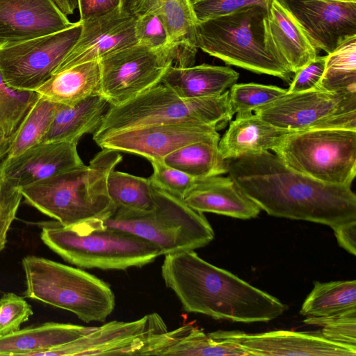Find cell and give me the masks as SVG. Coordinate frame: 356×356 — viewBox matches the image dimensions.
<instances>
[{"mask_svg":"<svg viewBox=\"0 0 356 356\" xmlns=\"http://www.w3.org/2000/svg\"><path fill=\"white\" fill-rule=\"evenodd\" d=\"M228 161V175L270 216L331 228L356 220V195L350 186L325 184L298 172L269 151Z\"/></svg>","mask_w":356,"mask_h":356,"instance_id":"obj_1","label":"cell"},{"mask_svg":"<svg viewBox=\"0 0 356 356\" xmlns=\"http://www.w3.org/2000/svg\"><path fill=\"white\" fill-rule=\"evenodd\" d=\"M164 256L162 278L186 312L248 323L270 321L288 309L277 298L209 263L194 250Z\"/></svg>","mask_w":356,"mask_h":356,"instance_id":"obj_2","label":"cell"},{"mask_svg":"<svg viewBox=\"0 0 356 356\" xmlns=\"http://www.w3.org/2000/svg\"><path fill=\"white\" fill-rule=\"evenodd\" d=\"M122 161L119 152L103 148L85 164L19 188L25 202L63 225L104 220L115 209L107 179Z\"/></svg>","mask_w":356,"mask_h":356,"instance_id":"obj_3","label":"cell"},{"mask_svg":"<svg viewBox=\"0 0 356 356\" xmlns=\"http://www.w3.org/2000/svg\"><path fill=\"white\" fill-rule=\"evenodd\" d=\"M40 238L66 261L86 268L127 270L150 264L161 255L150 242L106 226L100 219L70 225L48 222L42 228Z\"/></svg>","mask_w":356,"mask_h":356,"instance_id":"obj_4","label":"cell"},{"mask_svg":"<svg viewBox=\"0 0 356 356\" xmlns=\"http://www.w3.org/2000/svg\"><path fill=\"white\" fill-rule=\"evenodd\" d=\"M232 116L229 90L218 96L184 99L160 83L124 104L110 105L93 133V140L156 124L186 122L211 126L219 130Z\"/></svg>","mask_w":356,"mask_h":356,"instance_id":"obj_5","label":"cell"},{"mask_svg":"<svg viewBox=\"0 0 356 356\" xmlns=\"http://www.w3.org/2000/svg\"><path fill=\"white\" fill-rule=\"evenodd\" d=\"M24 296L70 312L86 322H104L113 312L115 295L104 281L78 268L36 256L22 261Z\"/></svg>","mask_w":356,"mask_h":356,"instance_id":"obj_6","label":"cell"},{"mask_svg":"<svg viewBox=\"0 0 356 356\" xmlns=\"http://www.w3.org/2000/svg\"><path fill=\"white\" fill-rule=\"evenodd\" d=\"M154 207L148 211L116 208L106 226L136 235L156 246L161 255L195 250L209 243L214 232L203 213L154 185Z\"/></svg>","mask_w":356,"mask_h":356,"instance_id":"obj_7","label":"cell"},{"mask_svg":"<svg viewBox=\"0 0 356 356\" xmlns=\"http://www.w3.org/2000/svg\"><path fill=\"white\" fill-rule=\"evenodd\" d=\"M267 8H243L230 14L198 21V49L226 64L278 77L291 83L294 74L276 60L265 46L264 19Z\"/></svg>","mask_w":356,"mask_h":356,"instance_id":"obj_8","label":"cell"},{"mask_svg":"<svg viewBox=\"0 0 356 356\" xmlns=\"http://www.w3.org/2000/svg\"><path fill=\"white\" fill-rule=\"evenodd\" d=\"M271 150L291 169L325 184L351 186L356 175V129L289 131Z\"/></svg>","mask_w":356,"mask_h":356,"instance_id":"obj_9","label":"cell"},{"mask_svg":"<svg viewBox=\"0 0 356 356\" xmlns=\"http://www.w3.org/2000/svg\"><path fill=\"white\" fill-rule=\"evenodd\" d=\"M254 113L287 131L314 129H356V92L315 88L289 92L257 108Z\"/></svg>","mask_w":356,"mask_h":356,"instance_id":"obj_10","label":"cell"},{"mask_svg":"<svg viewBox=\"0 0 356 356\" xmlns=\"http://www.w3.org/2000/svg\"><path fill=\"white\" fill-rule=\"evenodd\" d=\"M81 23L31 39L0 44L4 83L20 91H35L53 74L77 41Z\"/></svg>","mask_w":356,"mask_h":356,"instance_id":"obj_11","label":"cell"},{"mask_svg":"<svg viewBox=\"0 0 356 356\" xmlns=\"http://www.w3.org/2000/svg\"><path fill=\"white\" fill-rule=\"evenodd\" d=\"M172 49L136 44L99 58L100 93L111 106L124 104L160 83L175 65Z\"/></svg>","mask_w":356,"mask_h":356,"instance_id":"obj_12","label":"cell"},{"mask_svg":"<svg viewBox=\"0 0 356 356\" xmlns=\"http://www.w3.org/2000/svg\"><path fill=\"white\" fill-rule=\"evenodd\" d=\"M166 330L163 319L154 312L132 321H110L37 355H140L149 338Z\"/></svg>","mask_w":356,"mask_h":356,"instance_id":"obj_13","label":"cell"},{"mask_svg":"<svg viewBox=\"0 0 356 356\" xmlns=\"http://www.w3.org/2000/svg\"><path fill=\"white\" fill-rule=\"evenodd\" d=\"M214 127L186 123L156 124L118 131L94 141L102 149L124 152L148 161L163 160L172 152L200 141H219Z\"/></svg>","mask_w":356,"mask_h":356,"instance_id":"obj_14","label":"cell"},{"mask_svg":"<svg viewBox=\"0 0 356 356\" xmlns=\"http://www.w3.org/2000/svg\"><path fill=\"white\" fill-rule=\"evenodd\" d=\"M277 1L293 15L317 50L328 54L356 36V1Z\"/></svg>","mask_w":356,"mask_h":356,"instance_id":"obj_15","label":"cell"},{"mask_svg":"<svg viewBox=\"0 0 356 356\" xmlns=\"http://www.w3.org/2000/svg\"><path fill=\"white\" fill-rule=\"evenodd\" d=\"M212 334L238 344L250 355L355 356L356 348L325 339L320 332L274 330L247 334L241 331Z\"/></svg>","mask_w":356,"mask_h":356,"instance_id":"obj_16","label":"cell"},{"mask_svg":"<svg viewBox=\"0 0 356 356\" xmlns=\"http://www.w3.org/2000/svg\"><path fill=\"white\" fill-rule=\"evenodd\" d=\"M135 18L131 12L120 7L105 15L81 22V31L77 41L54 72L99 60L137 44Z\"/></svg>","mask_w":356,"mask_h":356,"instance_id":"obj_17","label":"cell"},{"mask_svg":"<svg viewBox=\"0 0 356 356\" xmlns=\"http://www.w3.org/2000/svg\"><path fill=\"white\" fill-rule=\"evenodd\" d=\"M76 141L41 142L21 154L6 157L0 172L19 188L84 165Z\"/></svg>","mask_w":356,"mask_h":356,"instance_id":"obj_18","label":"cell"},{"mask_svg":"<svg viewBox=\"0 0 356 356\" xmlns=\"http://www.w3.org/2000/svg\"><path fill=\"white\" fill-rule=\"evenodd\" d=\"M72 24L52 0H0V44L57 32Z\"/></svg>","mask_w":356,"mask_h":356,"instance_id":"obj_19","label":"cell"},{"mask_svg":"<svg viewBox=\"0 0 356 356\" xmlns=\"http://www.w3.org/2000/svg\"><path fill=\"white\" fill-rule=\"evenodd\" d=\"M266 48L295 74L317 56V49L293 15L277 0H270L264 19Z\"/></svg>","mask_w":356,"mask_h":356,"instance_id":"obj_20","label":"cell"},{"mask_svg":"<svg viewBox=\"0 0 356 356\" xmlns=\"http://www.w3.org/2000/svg\"><path fill=\"white\" fill-rule=\"evenodd\" d=\"M131 12L134 15H157L167 30L170 44L175 53L174 66H193L197 52L196 25L198 22L191 0H136Z\"/></svg>","mask_w":356,"mask_h":356,"instance_id":"obj_21","label":"cell"},{"mask_svg":"<svg viewBox=\"0 0 356 356\" xmlns=\"http://www.w3.org/2000/svg\"><path fill=\"white\" fill-rule=\"evenodd\" d=\"M183 200L191 209L200 213L244 220L256 218L261 210L229 176L197 179Z\"/></svg>","mask_w":356,"mask_h":356,"instance_id":"obj_22","label":"cell"},{"mask_svg":"<svg viewBox=\"0 0 356 356\" xmlns=\"http://www.w3.org/2000/svg\"><path fill=\"white\" fill-rule=\"evenodd\" d=\"M140 355H250L238 344L188 324L152 336Z\"/></svg>","mask_w":356,"mask_h":356,"instance_id":"obj_23","label":"cell"},{"mask_svg":"<svg viewBox=\"0 0 356 356\" xmlns=\"http://www.w3.org/2000/svg\"><path fill=\"white\" fill-rule=\"evenodd\" d=\"M289 131L275 127L255 113L236 115L219 140L218 149L226 160L269 151Z\"/></svg>","mask_w":356,"mask_h":356,"instance_id":"obj_24","label":"cell"},{"mask_svg":"<svg viewBox=\"0 0 356 356\" xmlns=\"http://www.w3.org/2000/svg\"><path fill=\"white\" fill-rule=\"evenodd\" d=\"M239 74L229 67L209 64L170 66L161 82L184 99L218 96L236 83Z\"/></svg>","mask_w":356,"mask_h":356,"instance_id":"obj_25","label":"cell"},{"mask_svg":"<svg viewBox=\"0 0 356 356\" xmlns=\"http://www.w3.org/2000/svg\"><path fill=\"white\" fill-rule=\"evenodd\" d=\"M95 327L48 322L0 337V355H37L82 337Z\"/></svg>","mask_w":356,"mask_h":356,"instance_id":"obj_26","label":"cell"},{"mask_svg":"<svg viewBox=\"0 0 356 356\" xmlns=\"http://www.w3.org/2000/svg\"><path fill=\"white\" fill-rule=\"evenodd\" d=\"M99 60L81 63L53 73L35 92L57 104L72 106L100 93Z\"/></svg>","mask_w":356,"mask_h":356,"instance_id":"obj_27","label":"cell"},{"mask_svg":"<svg viewBox=\"0 0 356 356\" xmlns=\"http://www.w3.org/2000/svg\"><path fill=\"white\" fill-rule=\"evenodd\" d=\"M110 104L101 95L88 97L72 106L62 104L42 142L76 141L99 127Z\"/></svg>","mask_w":356,"mask_h":356,"instance_id":"obj_28","label":"cell"},{"mask_svg":"<svg viewBox=\"0 0 356 356\" xmlns=\"http://www.w3.org/2000/svg\"><path fill=\"white\" fill-rule=\"evenodd\" d=\"M219 141H200L185 145L163 159L168 165L195 179L228 172L229 161L218 149Z\"/></svg>","mask_w":356,"mask_h":356,"instance_id":"obj_29","label":"cell"},{"mask_svg":"<svg viewBox=\"0 0 356 356\" xmlns=\"http://www.w3.org/2000/svg\"><path fill=\"white\" fill-rule=\"evenodd\" d=\"M356 309V280L314 282L300 314L321 317Z\"/></svg>","mask_w":356,"mask_h":356,"instance_id":"obj_30","label":"cell"},{"mask_svg":"<svg viewBox=\"0 0 356 356\" xmlns=\"http://www.w3.org/2000/svg\"><path fill=\"white\" fill-rule=\"evenodd\" d=\"M107 191L115 209L148 211L154 207L153 186L149 178L114 169L108 176Z\"/></svg>","mask_w":356,"mask_h":356,"instance_id":"obj_31","label":"cell"},{"mask_svg":"<svg viewBox=\"0 0 356 356\" xmlns=\"http://www.w3.org/2000/svg\"><path fill=\"white\" fill-rule=\"evenodd\" d=\"M61 105L39 95L14 133L10 151L6 157L15 156L41 143Z\"/></svg>","mask_w":356,"mask_h":356,"instance_id":"obj_32","label":"cell"},{"mask_svg":"<svg viewBox=\"0 0 356 356\" xmlns=\"http://www.w3.org/2000/svg\"><path fill=\"white\" fill-rule=\"evenodd\" d=\"M316 88L330 92H356V36L327 55L325 71Z\"/></svg>","mask_w":356,"mask_h":356,"instance_id":"obj_33","label":"cell"},{"mask_svg":"<svg viewBox=\"0 0 356 356\" xmlns=\"http://www.w3.org/2000/svg\"><path fill=\"white\" fill-rule=\"evenodd\" d=\"M35 91H20L8 87L0 73V136H10L38 98Z\"/></svg>","mask_w":356,"mask_h":356,"instance_id":"obj_34","label":"cell"},{"mask_svg":"<svg viewBox=\"0 0 356 356\" xmlns=\"http://www.w3.org/2000/svg\"><path fill=\"white\" fill-rule=\"evenodd\" d=\"M287 90L275 86L254 83H235L229 90L232 114L242 115L254 112L286 94Z\"/></svg>","mask_w":356,"mask_h":356,"instance_id":"obj_35","label":"cell"},{"mask_svg":"<svg viewBox=\"0 0 356 356\" xmlns=\"http://www.w3.org/2000/svg\"><path fill=\"white\" fill-rule=\"evenodd\" d=\"M303 322L321 327L320 332L327 339L356 348V309L327 316H309Z\"/></svg>","mask_w":356,"mask_h":356,"instance_id":"obj_36","label":"cell"},{"mask_svg":"<svg viewBox=\"0 0 356 356\" xmlns=\"http://www.w3.org/2000/svg\"><path fill=\"white\" fill-rule=\"evenodd\" d=\"M149 162L153 168V173L149 177L152 184L181 199L197 179L168 165L163 160H152Z\"/></svg>","mask_w":356,"mask_h":356,"instance_id":"obj_37","label":"cell"},{"mask_svg":"<svg viewBox=\"0 0 356 356\" xmlns=\"http://www.w3.org/2000/svg\"><path fill=\"white\" fill-rule=\"evenodd\" d=\"M135 17L137 44L152 49H172L165 26L157 15L145 13L136 15Z\"/></svg>","mask_w":356,"mask_h":356,"instance_id":"obj_38","label":"cell"},{"mask_svg":"<svg viewBox=\"0 0 356 356\" xmlns=\"http://www.w3.org/2000/svg\"><path fill=\"white\" fill-rule=\"evenodd\" d=\"M33 314L24 298L14 293L3 294L0 298V337L19 330Z\"/></svg>","mask_w":356,"mask_h":356,"instance_id":"obj_39","label":"cell"},{"mask_svg":"<svg viewBox=\"0 0 356 356\" xmlns=\"http://www.w3.org/2000/svg\"><path fill=\"white\" fill-rule=\"evenodd\" d=\"M19 189L0 172V252L5 248L10 227L22 199Z\"/></svg>","mask_w":356,"mask_h":356,"instance_id":"obj_40","label":"cell"},{"mask_svg":"<svg viewBox=\"0 0 356 356\" xmlns=\"http://www.w3.org/2000/svg\"><path fill=\"white\" fill-rule=\"evenodd\" d=\"M270 0H191L198 21L226 15L248 6L267 8Z\"/></svg>","mask_w":356,"mask_h":356,"instance_id":"obj_41","label":"cell"},{"mask_svg":"<svg viewBox=\"0 0 356 356\" xmlns=\"http://www.w3.org/2000/svg\"><path fill=\"white\" fill-rule=\"evenodd\" d=\"M327 56H316L309 64L294 74L289 92H299L317 87L325 68Z\"/></svg>","mask_w":356,"mask_h":356,"instance_id":"obj_42","label":"cell"},{"mask_svg":"<svg viewBox=\"0 0 356 356\" xmlns=\"http://www.w3.org/2000/svg\"><path fill=\"white\" fill-rule=\"evenodd\" d=\"M122 7V0H77L79 21L84 22L105 15Z\"/></svg>","mask_w":356,"mask_h":356,"instance_id":"obj_43","label":"cell"},{"mask_svg":"<svg viewBox=\"0 0 356 356\" xmlns=\"http://www.w3.org/2000/svg\"><path fill=\"white\" fill-rule=\"evenodd\" d=\"M332 229L339 245L355 256L356 254V220L337 225Z\"/></svg>","mask_w":356,"mask_h":356,"instance_id":"obj_44","label":"cell"},{"mask_svg":"<svg viewBox=\"0 0 356 356\" xmlns=\"http://www.w3.org/2000/svg\"><path fill=\"white\" fill-rule=\"evenodd\" d=\"M66 16L72 15L77 8V0H52Z\"/></svg>","mask_w":356,"mask_h":356,"instance_id":"obj_45","label":"cell"},{"mask_svg":"<svg viewBox=\"0 0 356 356\" xmlns=\"http://www.w3.org/2000/svg\"><path fill=\"white\" fill-rule=\"evenodd\" d=\"M14 138V134L10 136H0V160L7 156Z\"/></svg>","mask_w":356,"mask_h":356,"instance_id":"obj_46","label":"cell"},{"mask_svg":"<svg viewBox=\"0 0 356 356\" xmlns=\"http://www.w3.org/2000/svg\"><path fill=\"white\" fill-rule=\"evenodd\" d=\"M136 0H122V8L131 12V9Z\"/></svg>","mask_w":356,"mask_h":356,"instance_id":"obj_47","label":"cell"},{"mask_svg":"<svg viewBox=\"0 0 356 356\" xmlns=\"http://www.w3.org/2000/svg\"><path fill=\"white\" fill-rule=\"evenodd\" d=\"M336 1H356V0H336Z\"/></svg>","mask_w":356,"mask_h":356,"instance_id":"obj_48","label":"cell"}]
</instances>
